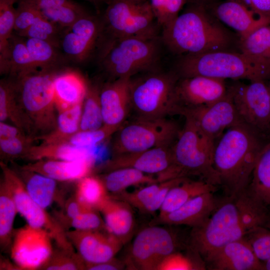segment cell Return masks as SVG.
Segmentation results:
<instances>
[{
  "mask_svg": "<svg viewBox=\"0 0 270 270\" xmlns=\"http://www.w3.org/2000/svg\"><path fill=\"white\" fill-rule=\"evenodd\" d=\"M264 137L241 123L226 130L216 142L214 166L229 196L246 189Z\"/></svg>",
  "mask_w": 270,
  "mask_h": 270,
  "instance_id": "obj_1",
  "label": "cell"
},
{
  "mask_svg": "<svg viewBox=\"0 0 270 270\" xmlns=\"http://www.w3.org/2000/svg\"><path fill=\"white\" fill-rule=\"evenodd\" d=\"M162 28V42L182 56L225 50L232 41L228 31L208 12L207 7L194 2Z\"/></svg>",
  "mask_w": 270,
  "mask_h": 270,
  "instance_id": "obj_2",
  "label": "cell"
},
{
  "mask_svg": "<svg viewBox=\"0 0 270 270\" xmlns=\"http://www.w3.org/2000/svg\"><path fill=\"white\" fill-rule=\"evenodd\" d=\"M172 147L173 164L158 176L163 182L190 176H197L210 184L220 186L214 166L216 142L204 133L189 117Z\"/></svg>",
  "mask_w": 270,
  "mask_h": 270,
  "instance_id": "obj_3",
  "label": "cell"
},
{
  "mask_svg": "<svg viewBox=\"0 0 270 270\" xmlns=\"http://www.w3.org/2000/svg\"><path fill=\"white\" fill-rule=\"evenodd\" d=\"M177 68L181 78L202 76L250 82L270 79V68L257 58L226 50L182 56Z\"/></svg>",
  "mask_w": 270,
  "mask_h": 270,
  "instance_id": "obj_4",
  "label": "cell"
},
{
  "mask_svg": "<svg viewBox=\"0 0 270 270\" xmlns=\"http://www.w3.org/2000/svg\"><path fill=\"white\" fill-rule=\"evenodd\" d=\"M56 74L54 70H38L14 80L18 102L36 138L56 127L58 110L54 88Z\"/></svg>",
  "mask_w": 270,
  "mask_h": 270,
  "instance_id": "obj_5",
  "label": "cell"
},
{
  "mask_svg": "<svg viewBox=\"0 0 270 270\" xmlns=\"http://www.w3.org/2000/svg\"><path fill=\"white\" fill-rule=\"evenodd\" d=\"M161 38L134 37L108 42L100 64L114 79L132 78L140 72L156 70L160 55Z\"/></svg>",
  "mask_w": 270,
  "mask_h": 270,
  "instance_id": "obj_6",
  "label": "cell"
},
{
  "mask_svg": "<svg viewBox=\"0 0 270 270\" xmlns=\"http://www.w3.org/2000/svg\"><path fill=\"white\" fill-rule=\"evenodd\" d=\"M178 80L175 74L156 70L135 79L131 78V106L136 117L154 119L176 114Z\"/></svg>",
  "mask_w": 270,
  "mask_h": 270,
  "instance_id": "obj_7",
  "label": "cell"
},
{
  "mask_svg": "<svg viewBox=\"0 0 270 270\" xmlns=\"http://www.w3.org/2000/svg\"><path fill=\"white\" fill-rule=\"evenodd\" d=\"M248 234L235 197L228 196L219 203L203 224L192 228L188 244L204 260L224 245Z\"/></svg>",
  "mask_w": 270,
  "mask_h": 270,
  "instance_id": "obj_8",
  "label": "cell"
},
{
  "mask_svg": "<svg viewBox=\"0 0 270 270\" xmlns=\"http://www.w3.org/2000/svg\"><path fill=\"white\" fill-rule=\"evenodd\" d=\"M180 130L176 122L167 118L136 117L134 120L123 124L114 134L112 156L172 146Z\"/></svg>",
  "mask_w": 270,
  "mask_h": 270,
  "instance_id": "obj_9",
  "label": "cell"
},
{
  "mask_svg": "<svg viewBox=\"0 0 270 270\" xmlns=\"http://www.w3.org/2000/svg\"><path fill=\"white\" fill-rule=\"evenodd\" d=\"M188 247V239L176 230L151 224L138 233L123 260L126 270H156L168 256Z\"/></svg>",
  "mask_w": 270,
  "mask_h": 270,
  "instance_id": "obj_10",
  "label": "cell"
},
{
  "mask_svg": "<svg viewBox=\"0 0 270 270\" xmlns=\"http://www.w3.org/2000/svg\"><path fill=\"white\" fill-rule=\"evenodd\" d=\"M154 21L148 1L110 0L102 22L104 31L112 36L110 42L130 38L157 36L158 24Z\"/></svg>",
  "mask_w": 270,
  "mask_h": 270,
  "instance_id": "obj_11",
  "label": "cell"
},
{
  "mask_svg": "<svg viewBox=\"0 0 270 270\" xmlns=\"http://www.w3.org/2000/svg\"><path fill=\"white\" fill-rule=\"evenodd\" d=\"M0 166L2 179L12 193L18 213L24 218L27 224L46 230L57 247L74 250L66 236V230L54 216H51L46 209L32 199L16 171L2 161Z\"/></svg>",
  "mask_w": 270,
  "mask_h": 270,
  "instance_id": "obj_12",
  "label": "cell"
},
{
  "mask_svg": "<svg viewBox=\"0 0 270 270\" xmlns=\"http://www.w3.org/2000/svg\"><path fill=\"white\" fill-rule=\"evenodd\" d=\"M242 122L264 137L270 133V94L263 80L228 88Z\"/></svg>",
  "mask_w": 270,
  "mask_h": 270,
  "instance_id": "obj_13",
  "label": "cell"
},
{
  "mask_svg": "<svg viewBox=\"0 0 270 270\" xmlns=\"http://www.w3.org/2000/svg\"><path fill=\"white\" fill-rule=\"evenodd\" d=\"M52 238L45 230L28 224L14 231L10 248L18 270H42L54 249Z\"/></svg>",
  "mask_w": 270,
  "mask_h": 270,
  "instance_id": "obj_14",
  "label": "cell"
},
{
  "mask_svg": "<svg viewBox=\"0 0 270 270\" xmlns=\"http://www.w3.org/2000/svg\"><path fill=\"white\" fill-rule=\"evenodd\" d=\"M102 32V22L86 12L62 30L60 48L71 60L84 62L92 54Z\"/></svg>",
  "mask_w": 270,
  "mask_h": 270,
  "instance_id": "obj_15",
  "label": "cell"
},
{
  "mask_svg": "<svg viewBox=\"0 0 270 270\" xmlns=\"http://www.w3.org/2000/svg\"><path fill=\"white\" fill-rule=\"evenodd\" d=\"M225 80L196 76L181 78L176 86V114L183 110L208 106L224 97Z\"/></svg>",
  "mask_w": 270,
  "mask_h": 270,
  "instance_id": "obj_16",
  "label": "cell"
},
{
  "mask_svg": "<svg viewBox=\"0 0 270 270\" xmlns=\"http://www.w3.org/2000/svg\"><path fill=\"white\" fill-rule=\"evenodd\" d=\"M179 114L190 118L204 133L215 142L228 128L242 123L228 90L224 97L212 105L183 110Z\"/></svg>",
  "mask_w": 270,
  "mask_h": 270,
  "instance_id": "obj_17",
  "label": "cell"
},
{
  "mask_svg": "<svg viewBox=\"0 0 270 270\" xmlns=\"http://www.w3.org/2000/svg\"><path fill=\"white\" fill-rule=\"evenodd\" d=\"M66 234L86 263H98L111 260L124 245L107 230H66Z\"/></svg>",
  "mask_w": 270,
  "mask_h": 270,
  "instance_id": "obj_18",
  "label": "cell"
},
{
  "mask_svg": "<svg viewBox=\"0 0 270 270\" xmlns=\"http://www.w3.org/2000/svg\"><path fill=\"white\" fill-rule=\"evenodd\" d=\"M172 146L112 156L98 168L104 173L123 168H131L148 174L158 175L173 164Z\"/></svg>",
  "mask_w": 270,
  "mask_h": 270,
  "instance_id": "obj_19",
  "label": "cell"
},
{
  "mask_svg": "<svg viewBox=\"0 0 270 270\" xmlns=\"http://www.w3.org/2000/svg\"><path fill=\"white\" fill-rule=\"evenodd\" d=\"M130 80L129 76L114 79L100 90L104 126L116 131L124 124L132 110Z\"/></svg>",
  "mask_w": 270,
  "mask_h": 270,
  "instance_id": "obj_20",
  "label": "cell"
},
{
  "mask_svg": "<svg viewBox=\"0 0 270 270\" xmlns=\"http://www.w3.org/2000/svg\"><path fill=\"white\" fill-rule=\"evenodd\" d=\"M206 265L214 270H263L262 262L246 237L230 242L208 255Z\"/></svg>",
  "mask_w": 270,
  "mask_h": 270,
  "instance_id": "obj_21",
  "label": "cell"
},
{
  "mask_svg": "<svg viewBox=\"0 0 270 270\" xmlns=\"http://www.w3.org/2000/svg\"><path fill=\"white\" fill-rule=\"evenodd\" d=\"M208 6L218 19L238 32L240 40L270 24V18L257 14L238 0H226Z\"/></svg>",
  "mask_w": 270,
  "mask_h": 270,
  "instance_id": "obj_22",
  "label": "cell"
},
{
  "mask_svg": "<svg viewBox=\"0 0 270 270\" xmlns=\"http://www.w3.org/2000/svg\"><path fill=\"white\" fill-rule=\"evenodd\" d=\"M213 192H206L190 200L176 210L158 216L153 224L189 226L192 228L203 224L219 203Z\"/></svg>",
  "mask_w": 270,
  "mask_h": 270,
  "instance_id": "obj_23",
  "label": "cell"
},
{
  "mask_svg": "<svg viewBox=\"0 0 270 270\" xmlns=\"http://www.w3.org/2000/svg\"><path fill=\"white\" fill-rule=\"evenodd\" d=\"M95 158L76 160H42L20 166L44 174L58 182H77L92 174Z\"/></svg>",
  "mask_w": 270,
  "mask_h": 270,
  "instance_id": "obj_24",
  "label": "cell"
},
{
  "mask_svg": "<svg viewBox=\"0 0 270 270\" xmlns=\"http://www.w3.org/2000/svg\"><path fill=\"white\" fill-rule=\"evenodd\" d=\"M108 230L124 244L132 238L136 226L132 206L122 200L110 197L98 209Z\"/></svg>",
  "mask_w": 270,
  "mask_h": 270,
  "instance_id": "obj_25",
  "label": "cell"
},
{
  "mask_svg": "<svg viewBox=\"0 0 270 270\" xmlns=\"http://www.w3.org/2000/svg\"><path fill=\"white\" fill-rule=\"evenodd\" d=\"M88 84L77 72H56L54 80V100L58 112L83 102Z\"/></svg>",
  "mask_w": 270,
  "mask_h": 270,
  "instance_id": "obj_26",
  "label": "cell"
},
{
  "mask_svg": "<svg viewBox=\"0 0 270 270\" xmlns=\"http://www.w3.org/2000/svg\"><path fill=\"white\" fill-rule=\"evenodd\" d=\"M32 199L44 209L57 200L62 206L58 193V182L42 174L29 170L20 166L14 170Z\"/></svg>",
  "mask_w": 270,
  "mask_h": 270,
  "instance_id": "obj_27",
  "label": "cell"
},
{
  "mask_svg": "<svg viewBox=\"0 0 270 270\" xmlns=\"http://www.w3.org/2000/svg\"><path fill=\"white\" fill-rule=\"evenodd\" d=\"M38 70L25 43L24 38L12 35L7 53L0 62L1 74H10L15 78Z\"/></svg>",
  "mask_w": 270,
  "mask_h": 270,
  "instance_id": "obj_28",
  "label": "cell"
},
{
  "mask_svg": "<svg viewBox=\"0 0 270 270\" xmlns=\"http://www.w3.org/2000/svg\"><path fill=\"white\" fill-rule=\"evenodd\" d=\"M246 190L268 210L270 208V141L264 144L258 156Z\"/></svg>",
  "mask_w": 270,
  "mask_h": 270,
  "instance_id": "obj_29",
  "label": "cell"
},
{
  "mask_svg": "<svg viewBox=\"0 0 270 270\" xmlns=\"http://www.w3.org/2000/svg\"><path fill=\"white\" fill-rule=\"evenodd\" d=\"M217 186L202 180H194L187 178L170 190L162 205L158 216L178 208L193 198L206 192H214Z\"/></svg>",
  "mask_w": 270,
  "mask_h": 270,
  "instance_id": "obj_30",
  "label": "cell"
},
{
  "mask_svg": "<svg viewBox=\"0 0 270 270\" xmlns=\"http://www.w3.org/2000/svg\"><path fill=\"white\" fill-rule=\"evenodd\" d=\"M7 120L34 137L18 102L14 80L2 79L0 82V122Z\"/></svg>",
  "mask_w": 270,
  "mask_h": 270,
  "instance_id": "obj_31",
  "label": "cell"
},
{
  "mask_svg": "<svg viewBox=\"0 0 270 270\" xmlns=\"http://www.w3.org/2000/svg\"><path fill=\"white\" fill-rule=\"evenodd\" d=\"M95 158L90 148H80L68 142L34 144L24 159L34 162L42 160H76Z\"/></svg>",
  "mask_w": 270,
  "mask_h": 270,
  "instance_id": "obj_32",
  "label": "cell"
},
{
  "mask_svg": "<svg viewBox=\"0 0 270 270\" xmlns=\"http://www.w3.org/2000/svg\"><path fill=\"white\" fill-rule=\"evenodd\" d=\"M100 177L110 195L121 193L131 186L158 182L152 175L131 168L115 169Z\"/></svg>",
  "mask_w": 270,
  "mask_h": 270,
  "instance_id": "obj_33",
  "label": "cell"
},
{
  "mask_svg": "<svg viewBox=\"0 0 270 270\" xmlns=\"http://www.w3.org/2000/svg\"><path fill=\"white\" fill-rule=\"evenodd\" d=\"M82 104L83 102L58 111L56 128L48 134L36 139L42 140V143L44 144L65 142L80 130Z\"/></svg>",
  "mask_w": 270,
  "mask_h": 270,
  "instance_id": "obj_34",
  "label": "cell"
},
{
  "mask_svg": "<svg viewBox=\"0 0 270 270\" xmlns=\"http://www.w3.org/2000/svg\"><path fill=\"white\" fill-rule=\"evenodd\" d=\"M17 213L12 193L2 178L0 184V244L3 250H10L14 231V223Z\"/></svg>",
  "mask_w": 270,
  "mask_h": 270,
  "instance_id": "obj_35",
  "label": "cell"
},
{
  "mask_svg": "<svg viewBox=\"0 0 270 270\" xmlns=\"http://www.w3.org/2000/svg\"><path fill=\"white\" fill-rule=\"evenodd\" d=\"M74 195L84 206L98 210L110 196L101 177L92 174L76 182Z\"/></svg>",
  "mask_w": 270,
  "mask_h": 270,
  "instance_id": "obj_36",
  "label": "cell"
},
{
  "mask_svg": "<svg viewBox=\"0 0 270 270\" xmlns=\"http://www.w3.org/2000/svg\"><path fill=\"white\" fill-rule=\"evenodd\" d=\"M24 38L30 55L38 70L53 71L58 66L62 58L58 52V46L44 40Z\"/></svg>",
  "mask_w": 270,
  "mask_h": 270,
  "instance_id": "obj_37",
  "label": "cell"
},
{
  "mask_svg": "<svg viewBox=\"0 0 270 270\" xmlns=\"http://www.w3.org/2000/svg\"><path fill=\"white\" fill-rule=\"evenodd\" d=\"M100 90L96 86L88 85L83 102L79 131L96 130L103 126Z\"/></svg>",
  "mask_w": 270,
  "mask_h": 270,
  "instance_id": "obj_38",
  "label": "cell"
},
{
  "mask_svg": "<svg viewBox=\"0 0 270 270\" xmlns=\"http://www.w3.org/2000/svg\"><path fill=\"white\" fill-rule=\"evenodd\" d=\"M242 52L253 56L270 67V24L262 26L240 40Z\"/></svg>",
  "mask_w": 270,
  "mask_h": 270,
  "instance_id": "obj_39",
  "label": "cell"
},
{
  "mask_svg": "<svg viewBox=\"0 0 270 270\" xmlns=\"http://www.w3.org/2000/svg\"><path fill=\"white\" fill-rule=\"evenodd\" d=\"M206 268L203 258L189 246L186 252L180 250L168 256L156 270H203Z\"/></svg>",
  "mask_w": 270,
  "mask_h": 270,
  "instance_id": "obj_40",
  "label": "cell"
},
{
  "mask_svg": "<svg viewBox=\"0 0 270 270\" xmlns=\"http://www.w3.org/2000/svg\"><path fill=\"white\" fill-rule=\"evenodd\" d=\"M18 0H0V61L8 52L10 40L14 31Z\"/></svg>",
  "mask_w": 270,
  "mask_h": 270,
  "instance_id": "obj_41",
  "label": "cell"
},
{
  "mask_svg": "<svg viewBox=\"0 0 270 270\" xmlns=\"http://www.w3.org/2000/svg\"><path fill=\"white\" fill-rule=\"evenodd\" d=\"M43 270H84L86 262L75 252L57 247L48 261L42 268Z\"/></svg>",
  "mask_w": 270,
  "mask_h": 270,
  "instance_id": "obj_42",
  "label": "cell"
},
{
  "mask_svg": "<svg viewBox=\"0 0 270 270\" xmlns=\"http://www.w3.org/2000/svg\"><path fill=\"white\" fill-rule=\"evenodd\" d=\"M40 12L44 18L62 30L86 13L83 8L76 2Z\"/></svg>",
  "mask_w": 270,
  "mask_h": 270,
  "instance_id": "obj_43",
  "label": "cell"
},
{
  "mask_svg": "<svg viewBox=\"0 0 270 270\" xmlns=\"http://www.w3.org/2000/svg\"><path fill=\"white\" fill-rule=\"evenodd\" d=\"M36 138L26 134L6 138H0V156L3 160L24 159Z\"/></svg>",
  "mask_w": 270,
  "mask_h": 270,
  "instance_id": "obj_44",
  "label": "cell"
},
{
  "mask_svg": "<svg viewBox=\"0 0 270 270\" xmlns=\"http://www.w3.org/2000/svg\"><path fill=\"white\" fill-rule=\"evenodd\" d=\"M62 30L44 18L41 14L25 32L18 35L26 38H34L48 41L60 48Z\"/></svg>",
  "mask_w": 270,
  "mask_h": 270,
  "instance_id": "obj_45",
  "label": "cell"
},
{
  "mask_svg": "<svg viewBox=\"0 0 270 270\" xmlns=\"http://www.w3.org/2000/svg\"><path fill=\"white\" fill-rule=\"evenodd\" d=\"M160 186V182L154 183L132 192L126 190L116 194L110 195L114 198L125 202L142 213H144L153 200Z\"/></svg>",
  "mask_w": 270,
  "mask_h": 270,
  "instance_id": "obj_46",
  "label": "cell"
},
{
  "mask_svg": "<svg viewBox=\"0 0 270 270\" xmlns=\"http://www.w3.org/2000/svg\"><path fill=\"white\" fill-rule=\"evenodd\" d=\"M63 227L66 231L68 228L83 230H108L100 212L90 208H86L74 218L66 222Z\"/></svg>",
  "mask_w": 270,
  "mask_h": 270,
  "instance_id": "obj_47",
  "label": "cell"
},
{
  "mask_svg": "<svg viewBox=\"0 0 270 270\" xmlns=\"http://www.w3.org/2000/svg\"><path fill=\"white\" fill-rule=\"evenodd\" d=\"M116 132L115 130L103 126L96 130L78 131L65 142L76 147L90 148L103 142Z\"/></svg>",
  "mask_w": 270,
  "mask_h": 270,
  "instance_id": "obj_48",
  "label": "cell"
},
{
  "mask_svg": "<svg viewBox=\"0 0 270 270\" xmlns=\"http://www.w3.org/2000/svg\"><path fill=\"white\" fill-rule=\"evenodd\" d=\"M254 253L262 262L270 259V229L258 228L250 232L246 236Z\"/></svg>",
  "mask_w": 270,
  "mask_h": 270,
  "instance_id": "obj_49",
  "label": "cell"
},
{
  "mask_svg": "<svg viewBox=\"0 0 270 270\" xmlns=\"http://www.w3.org/2000/svg\"><path fill=\"white\" fill-rule=\"evenodd\" d=\"M40 14L39 10L22 0L18 2L14 31L20 35L28 29Z\"/></svg>",
  "mask_w": 270,
  "mask_h": 270,
  "instance_id": "obj_50",
  "label": "cell"
},
{
  "mask_svg": "<svg viewBox=\"0 0 270 270\" xmlns=\"http://www.w3.org/2000/svg\"><path fill=\"white\" fill-rule=\"evenodd\" d=\"M188 177H180L160 182V186L153 200L146 208L144 214H152L159 210L170 190Z\"/></svg>",
  "mask_w": 270,
  "mask_h": 270,
  "instance_id": "obj_51",
  "label": "cell"
},
{
  "mask_svg": "<svg viewBox=\"0 0 270 270\" xmlns=\"http://www.w3.org/2000/svg\"><path fill=\"white\" fill-rule=\"evenodd\" d=\"M186 2V0H168L160 16L156 20L158 24L163 26L176 18Z\"/></svg>",
  "mask_w": 270,
  "mask_h": 270,
  "instance_id": "obj_52",
  "label": "cell"
},
{
  "mask_svg": "<svg viewBox=\"0 0 270 270\" xmlns=\"http://www.w3.org/2000/svg\"><path fill=\"white\" fill-rule=\"evenodd\" d=\"M126 269L124 261L115 257L107 261L98 263H86V270H122Z\"/></svg>",
  "mask_w": 270,
  "mask_h": 270,
  "instance_id": "obj_53",
  "label": "cell"
},
{
  "mask_svg": "<svg viewBox=\"0 0 270 270\" xmlns=\"http://www.w3.org/2000/svg\"><path fill=\"white\" fill-rule=\"evenodd\" d=\"M39 11L71 4L73 0H22Z\"/></svg>",
  "mask_w": 270,
  "mask_h": 270,
  "instance_id": "obj_54",
  "label": "cell"
},
{
  "mask_svg": "<svg viewBox=\"0 0 270 270\" xmlns=\"http://www.w3.org/2000/svg\"><path fill=\"white\" fill-rule=\"evenodd\" d=\"M257 14L270 18V0H238Z\"/></svg>",
  "mask_w": 270,
  "mask_h": 270,
  "instance_id": "obj_55",
  "label": "cell"
},
{
  "mask_svg": "<svg viewBox=\"0 0 270 270\" xmlns=\"http://www.w3.org/2000/svg\"><path fill=\"white\" fill-rule=\"evenodd\" d=\"M168 0H150V4L156 20L160 16Z\"/></svg>",
  "mask_w": 270,
  "mask_h": 270,
  "instance_id": "obj_56",
  "label": "cell"
},
{
  "mask_svg": "<svg viewBox=\"0 0 270 270\" xmlns=\"http://www.w3.org/2000/svg\"><path fill=\"white\" fill-rule=\"evenodd\" d=\"M212 0H194L192 2L208 6L212 4Z\"/></svg>",
  "mask_w": 270,
  "mask_h": 270,
  "instance_id": "obj_57",
  "label": "cell"
},
{
  "mask_svg": "<svg viewBox=\"0 0 270 270\" xmlns=\"http://www.w3.org/2000/svg\"><path fill=\"white\" fill-rule=\"evenodd\" d=\"M263 270H270V259L263 261Z\"/></svg>",
  "mask_w": 270,
  "mask_h": 270,
  "instance_id": "obj_58",
  "label": "cell"
},
{
  "mask_svg": "<svg viewBox=\"0 0 270 270\" xmlns=\"http://www.w3.org/2000/svg\"><path fill=\"white\" fill-rule=\"evenodd\" d=\"M84 0L96 4L99 2L100 0Z\"/></svg>",
  "mask_w": 270,
  "mask_h": 270,
  "instance_id": "obj_59",
  "label": "cell"
},
{
  "mask_svg": "<svg viewBox=\"0 0 270 270\" xmlns=\"http://www.w3.org/2000/svg\"><path fill=\"white\" fill-rule=\"evenodd\" d=\"M268 81V84L266 83V84H267V86L269 90L270 94V79H269Z\"/></svg>",
  "mask_w": 270,
  "mask_h": 270,
  "instance_id": "obj_60",
  "label": "cell"
}]
</instances>
